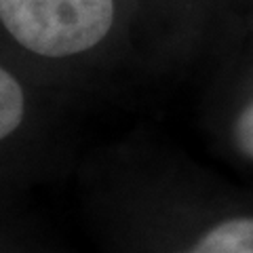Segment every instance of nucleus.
Instances as JSON below:
<instances>
[{
  "instance_id": "nucleus-2",
  "label": "nucleus",
  "mask_w": 253,
  "mask_h": 253,
  "mask_svg": "<svg viewBox=\"0 0 253 253\" xmlns=\"http://www.w3.org/2000/svg\"><path fill=\"white\" fill-rule=\"evenodd\" d=\"M175 253H253V217L221 219Z\"/></svg>"
},
{
  "instance_id": "nucleus-3",
  "label": "nucleus",
  "mask_w": 253,
  "mask_h": 253,
  "mask_svg": "<svg viewBox=\"0 0 253 253\" xmlns=\"http://www.w3.org/2000/svg\"><path fill=\"white\" fill-rule=\"evenodd\" d=\"M28 114L26 86L9 68L0 66V146L17 133Z\"/></svg>"
},
{
  "instance_id": "nucleus-1",
  "label": "nucleus",
  "mask_w": 253,
  "mask_h": 253,
  "mask_svg": "<svg viewBox=\"0 0 253 253\" xmlns=\"http://www.w3.org/2000/svg\"><path fill=\"white\" fill-rule=\"evenodd\" d=\"M116 21V0H0V23L21 49L49 59L84 55Z\"/></svg>"
},
{
  "instance_id": "nucleus-4",
  "label": "nucleus",
  "mask_w": 253,
  "mask_h": 253,
  "mask_svg": "<svg viewBox=\"0 0 253 253\" xmlns=\"http://www.w3.org/2000/svg\"><path fill=\"white\" fill-rule=\"evenodd\" d=\"M234 139L241 152L253 158V101L239 114L234 123Z\"/></svg>"
}]
</instances>
